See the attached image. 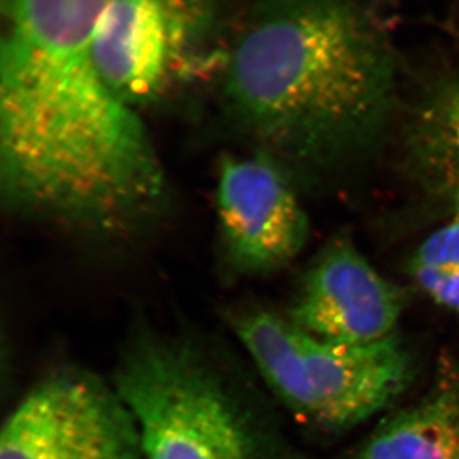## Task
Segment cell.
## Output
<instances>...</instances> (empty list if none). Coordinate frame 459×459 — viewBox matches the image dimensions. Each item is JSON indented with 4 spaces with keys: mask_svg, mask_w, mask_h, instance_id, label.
Listing matches in <instances>:
<instances>
[{
    "mask_svg": "<svg viewBox=\"0 0 459 459\" xmlns=\"http://www.w3.org/2000/svg\"><path fill=\"white\" fill-rule=\"evenodd\" d=\"M403 292L346 240L323 250L299 290L289 318L312 336L338 344H369L394 336Z\"/></svg>",
    "mask_w": 459,
    "mask_h": 459,
    "instance_id": "ba28073f",
    "label": "cell"
},
{
    "mask_svg": "<svg viewBox=\"0 0 459 459\" xmlns=\"http://www.w3.org/2000/svg\"><path fill=\"white\" fill-rule=\"evenodd\" d=\"M241 11L238 0H111L91 54L117 98L148 101L174 78L223 65Z\"/></svg>",
    "mask_w": 459,
    "mask_h": 459,
    "instance_id": "5b68a950",
    "label": "cell"
},
{
    "mask_svg": "<svg viewBox=\"0 0 459 459\" xmlns=\"http://www.w3.org/2000/svg\"><path fill=\"white\" fill-rule=\"evenodd\" d=\"M350 459H459V362L442 356L425 394L385 420Z\"/></svg>",
    "mask_w": 459,
    "mask_h": 459,
    "instance_id": "9c48e42d",
    "label": "cell"
},
{
    "mask_svg": "<svg viewBox=\"0 0 459 459\" xmlns=\"http://www.w3.org/2000/svg\"><path fill=\"white\" fill-rule=\"evenodd\" d=\"M0 177L12 210L92 235L143 225L166 195L143 123L91 50L2 42Z\"/></svg>",
    "mask_w": 459,
    "mask_h": 459,
    "instance_id": "6da1fadb",
    "label": "cell"
},
{
    "mask_svg": "<svg viewBox=\"0 0 459 459\" xmlns=\"http://www.w3.org/2000/svg\"><path fill=\"white\" fill-rule=\"evenodd\" d=\"M0 459H143V452L111 380L63 367L38 380L9 412Z\"/></svg>",
    "mask_w": 459,
    "mask_h": 459,
    "instance_id": "8992f818",
    "label": "cell"
},
{
    "mask_svg": "<svg viewBox=\"0 0 459 459\" xmlns=\"http://www.w3.org/2000/svg\"><path fill=\"white\" fill-rule=\"evenodd\" d=\"M111 0H2L3 23L12 35L53 48L90 47L96 23Z\"/></svg>",
    "mask_w": 459,
    "mask_h": 459,
    "instance_id": "30bf717a",
    "label": "cell"
},
{
    "mask_svg": "<svg viewBox=\"0 0 459 459\" xmlns=\"http://www.w3.org/2000/svg\"><path fill=\"white\" fill-rule=\"evenodd\" d=\"M410 273L431 300L459 316V217L419 247Z\"/></svg>",
    "mask_w": 459,
    "mask_h": 459,
    "instance_id": "7c38bea8",
    "label": "cell"
},
{
    "mask_svg": "<svg viewBox=\"0 0 459 459\" xmlns=\"http://www.w3.org/2000/svg\"><path fill=\"white\" fill-rule=\"evenodd\" d=\"M228 319L274 401L323 433H342L377 415L415 376L412 355L397 334L369 344H338L263 307L238 310Z\"/></svg>",
    "mask_w": 459,
    "mask_h": 459,
    "instance_id": "277c9868",
    "label": "cell"
},
{
    "mask_svg": "<svg viewBox=\"0 0 459 459\" xmlns=\"http://www.w3.org/2000/svg\"><path fill=\"white\" fill-rule=\"evenodd\" d=\"M216 210L226 255L240 273L263 274L285 267L307 241V214L268 156L222 160Z\"/></svg>",
    "mask_w": 459,
    "mask_h": 459,
    "instance_id": "52a82bcc",
    "label": "cell"
},
{
    "mask_svg": "<svg viewBox=\"0 0 459 459\" xmlns=\"http://www.w3.org/2000/svg\"><path fill=\"white\" fill-rule=\"evenodd\" d=\"M243 358L192 327L133 328L111 383L135 420L143 459H307Z\"/></svg>",
    "mask_w": 459,
    "mask_h": 459,
    "instance_id": "3957f363",
    "label": "cell"
},
{
    "mask_svg": "<svg viewBox=\"0 0 459 459\" xmlns=\"http://www.w3.org/2000/svg\"><path fill=\"white\" fill-rule=\"evenodd\" d=\"M418 133L416 151L429 184L459 211V86L425 110Z\"/></svg>",
    "mask_w": 459,
    "mask_h": 459,
    "instance_id": "8fae6325",
    "label": "cell"
},
{
    "mask_svg": "<svg viewBox=\"0 0 459 459\" xmlns=\"http://www.w3.org/2000/svg\"><path fill=\"white\" fill-rule=\"evenodd\" d=\"M223 74L230 108L255 137L322 161L376 137L394 99L395 62L368 0H249Z\"/></svg>",
    "mask_w": 459,
    "mask_h": 459,
    "instance_id": "7a4b0ae2",
    "label": "cell"
}]
</instances>
